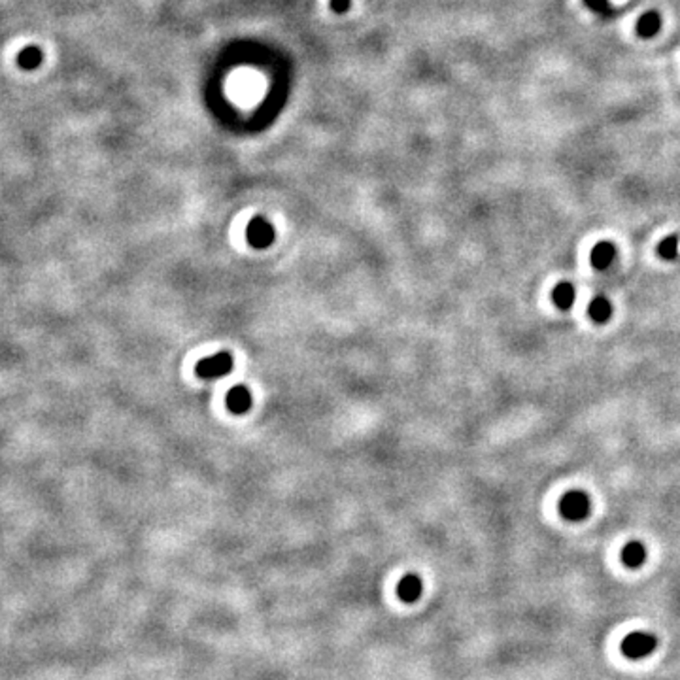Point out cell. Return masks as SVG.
Listing matches in <instances>:
<instances>
[{
  "instance_id": "cell-1",
  "label": "cell",
  "mask_w": 680,
  "mask_h": 680,
  "mask_svg": "<svg viewBox=\"0 0 680 680\" xmlns=\"http://www.w3.org/2000/svg\"><path fill=\"white\" fill-rule=\"evenodd\" d=\"M589 510H592V503H589V497L584 491H569L559 501V512H562V516L565 520H571V522L586 520Z\"/></svg>"
},
{
  "instance_id": "cell-2",
  "label": "cell",
  "mask_w": 680,
  "mask_h": 680,
  "mask_svg": "<svg viewBox=\"0 0 680 680\" xmlns=\"http://www.w3.org/2000/svg\"><path fill=\"white\" fill-rule=\"evenodd\" d=\"M656 644H658V641H656L654 635L631 633L624 639V642H621V652L628 656V658L639 660V658H644V656L652 654Z\"/></svg>"
},
{
  "instance_id": "cell-3",
  "label": "cell",
  "mask_w": 680,
  "mask_h": 680,
  "mask_svg": "<svg viewBox=\"0 0 680 680\" xmlns=\"http://www.w3.org/2000/svg\"><path fill=\"white\" fill-rule=\"evenodd\" d=\"M233 371V357L229 353H217L212 357H206L196 365V374L201 378H219L223 374H229Z\"/></svg>"
},
{
  "instance_id": "cell-4",
  "label": "cell",
  "mask_w": 680,
  "mask_h": 680,
  "mask_svg": "<svg viewBox=\"0 0 680 680\" xmlns=\"http://www.w3.org/2000/svg\"><path fill=\"white\" fill-rule=\"evenodd\" d=\"M246 236H248V242L254 248L265 249L275 242V229H272V225L265 217H254L249 222Z\"/></svg>"
},
{
  "instance_id": "cell-5",
  "label": "cell",
  "mask_w": 680,
  "mask_h": 680,
  "mask_svg": "<svg viewBox=\"0 0 680 680\" xmlns=\"http://www.w3.org/2000/svg\"><path fill=\"white\" fill-rule=\"evenodd\" d=\"M616 261V248L612 242H599L592 249V265L597 270H607Z\"/></svg>"
},
{
  "instance_id": "cell-6",
  "label": "cell",
  "mask_w": 680,
  "mask_h": 680,
  "mask_svg": "<svg viewBox=\"0 0 680 680\" xmlns=\"http://www.w3.org/2000/svg\"><path fill=\"white\" fill-rule=\"evenodd\" d=\"M249 406H252V395L248 387L236 386L227 393V408L233 414L248 412Z\"/></svg>"
},
{
  "instance_id": "cell-7",
  "label": "cell",
  "mask_w": 680,
  "mask_h": 680,
  "mask_svg": "<svg viewBox=\"0 0 680 680\" xmlns=\"http://www.w3.org/2000/svg\"><path fill=\"white\" fill-rule=\"evenodd\" d=\"M575 286L571 281H559L556 288H554V293H552V299H554V304H556L559 310H569L573 304H575Z\"/></svg>"
},
{
  "instance_id": "cell-8",
  "label": "cell",
  "mask_w": 680,
  "mask_h": 680,
  "mask_svg": "<svg viewBox=\"0 0 680 680\" xmlns=\"http://www.w3.org/2000/svg\"><path fill=\"white\" fill-rule=\"evenodd\" d=\"M644 559H647V550H644V546L639 541H631V543L626 544L624 550H621V562H624V565H628V567H633L635 569V567L642 565Z\"/></svg>"
},
{
  "instance_id": "cell-9",
  "label": "cell",
  "mask_w": 680,
  "mask_h": 680,
  "mask_svg": "<svg viewBox=\"0 0 680 680\" xmlns=\"http://www.w3.org/2000/svg\"><path fill=\"white\" fill-rule=\"evenodd\" d=\"M588 316L595 323H607L612 316V304L607 297H595L594 301L589 302Z\"/></svg>"
},
{
  "instance_id": "cell-10",
  "label": "cell",
  "mask_w": 680,
  "mask_h": 680,
  "mask_svg": "<svg viewBox=\"0 0 680 680\" xmlns=\"http://www.w3.org/2000/svg\"><path fill=\"white\" fill-rule=\"evenodd\" d=\"M42 61H44V52L38 46H26L17 55V65L23 70H36L42 65Z\"/></svg>"
},
{
  "instance_id": "cell-11",
  "label": "cell",
  "mask_w": 680,
  "mask_h": 680,
  "mask_svg": "<svg viewBox=\"0 0 680 680\" xmlns=\"http://www.w3.org/2000/svg\"><path fill=\"white\" fill-rule=\"evenodd\" d=\"M661 26V17L658 12H647L641 20L637 21V33L642 38H650L654 36Z\"/></svg>"
},
{
  "instance_id": "cell-12",
  "label": "cell",
  "mask_w": 680,
  "mask_h": 680,
  "mask_svg": "<svg viewBox=\"0 0 680 680\" xmlns=\"http://www.w3.org/2000/svg\"><path fill=\"white\" fill-rule=\"evenodd\" d=\"M658 254H660V257H663V259H667V261L677 259V255H679V236L671 235L667 236V238H663V240L660 242V246H658Z\"/></svg>"
},
{
  "instance_id": "cell-13",
  "label": "cell",
  "mask_w": 680,
  "mask_h": 680,
  "mask_svg": "<svg viewBox=\"0 0 680 680\" xmlns=\"http://www.w3.org/2000/svg\"><path fill=\"white\" fill-rule=\"evenodd\" d=\"M329 6H331V10H333L334 13H344L350 10V6H352V0H331Z\"/></svg>"
},
{
  "instance_id": "cell-14",
  "label": "cell",
  "mask_w": 680,
  "mask_h": 680,
  "mask_svg": "<svg viewBox=\"0 0 680 680\" xmlns=\"http://www.w3.org/2000/svg\"><path fill=\"white\" fill-rule=\"evenodd\" d=\"M608 0H586V6L592 8L594 12H603L607 8Z\"/></svg>"
}]
</instances>
